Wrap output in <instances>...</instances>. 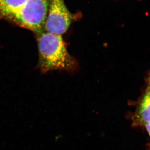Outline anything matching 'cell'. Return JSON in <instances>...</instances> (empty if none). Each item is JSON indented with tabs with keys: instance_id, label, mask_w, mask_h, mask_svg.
<instances>
[{
	"instance_id": "5b68a950",
	"label": "cell",
	"mask_w": 150,
	"mask_h": 150,
	"mask_svg": "<svg viewBox=\"0 0 150 150\" xmlns=\"http://www.w3.org/2000/svg\"><path fill=\"white\" fill-rule=\"evenodd\" d=\"M145 127H146V130H147V131L150 138V123H149L148 125H146Z\"/></svg>"
},
{
	"instance_id": "6da1fadb",
	"label": "cell",
	"mask_w": 150,
	"mask_h": 150,
	"mask_svg": "<svg viewBox=\"0 0 150 150\" xmlns=\"http://www.w3.org/2000/svg\"><path fill=\"white\" fill-rule=\"evenodd\" d=\"M49 0H0V19L38 33L42 30Z\"/></svg>"
},
{
	"instance_id": "7a4b0ae2",
	"label": "cell",
	"mask_w": 150,
	"mask_h": 150,
	"mask_svg": "<svg viewBox=\"0 0 150 150\" xmlns=\"http://www.w3.org/2000/svg\"><path fill=\"white\" fill-rule=\"evenodd\" d=\"M38 35L39 67L43 73L75 67V60L68 52L61 35L45 31Z\"/></svg>"
},
{
	"instance_id": "3957f363",
	"label": "cell",
	"mask_w": 150,
	"mask_h": 150,
	"mask_svg": "<svg viewBox=\"0 0 150 150\" xmlns=\"http://www.w3.org/2000/svg\"><path fill=\"white\" fill-rule=\"evenodd\" d=\"M75 19V15L69 10L64 0H51L44 23V31L62 35Z\"/></svg>"
},
{
	"instance_id": "277c9868",
	"label": "cell",
	"mask_w": 150,
	"mask_h": 150,
	"mask_svg": "<svg viewBox=\"0 0 150 150\" xmlns=\"http://www.w3.org/2000/svg\"><path fill=\"white\" fill-rule=\"evenodd\" d=\"M132 120L134 126H145L150 123V76L148 79L146 89Z\"/></svg>"
}]
</instances>
